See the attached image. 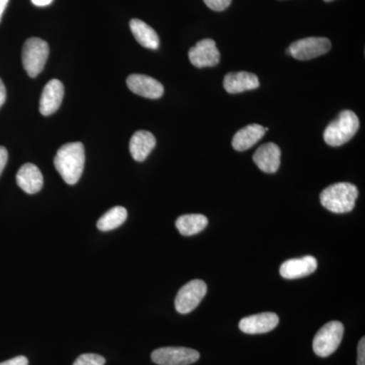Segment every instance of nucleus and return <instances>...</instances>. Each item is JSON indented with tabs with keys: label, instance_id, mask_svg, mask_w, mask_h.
Segmentation results:
<instances>
[{
	"label": "nucleus",
	"instance_id": "obj_28",
	"mask_svg": "<svg viewBox=\"0 0 365 365\" xmlns=\"http://www.w3.org/2000/svg\"><path fill=\"white\" fill-rule=\"evenodd\" d=\"M36 6H47L51 4L53 0H32Z\"/></svg>",
	"mask_w": 365,
	"mask_h": 365
},
{
	"label": "nucleus",
	"instance_id": "obj_9",
	"mask_svg": "<svg viewBox=\"0 0 365 365\" xmlns=\"http://www.w3.org/2000/svg\"><path fill=\"white\" fill-rule=\"evenodd\" d=\"M189 60L198 68L213 67L220 63V53L216 47L215 41L204 39L199 41L189 50Z\"/></svg>",
	"mask_w": 365,
	"mask_h": 365
},
{
	"label": "nucleus",
	"instance_id": "obj_1",
	"mask_svg": "<svg viewBox=\"0 0 365 365\" xmlns=\"http://www.w3.org/2000/svg\"><path fill=\"white\" fill-rule=\"evenodd\" d=\"M85 148L81 143H66L57 151L54 165L68 185H76L85 168Z\"/></svg>",
	"mask_w": 365,
	"mask_h": 365
},
{
	"label": "nucleus",
	"instance_id": "obj_22",
	"mask_svg": "<svg viewBox=\"0 0 365 365\" xmlns=\"http://www.w3.org/2000/svg\"><path fill=\"white\" fill-rule=\"evenodd\" d=\"M105 364L106 359L101 355L86 353L78 357L73 365H105Z\"/></svg>",
	"mask_w": 365,
	"mask_h": 365
},
{
	"label": "nucleus",
	"instance_id": "obj_8",
	"mask_svg": "<svg viewBox=\"0 0 365 365\" xmlns=\"http://www.w3.org/2000/svg\"><path fill=\"white\" fill-rule=\"evenodd\" d=\"M199 359L198 351L186 347H163L151 353V360L158 365H190Z\"/></svg>",
	"mask_w": 365,
	"mask_h": 365
},
{
	"label": "nucleus",
	"instance_id": "obj_15",
	"mask_svg": "<svg viewBox=\"0 0 365 365\" xmlns=\"http://www.w3.org/2000/svg\"><path fill=\"white\" fill-rule=\"evenodd\" d=\"M259 86H260V81L258 76L251 72H230L223 79V88L232 95L256 90Z\"/></svg>",
	"mask_w": 365,
	"mask_h": 365
},
{
	"label": "nucleus",
	"instance_id": "obj_30",
	"mask_svg": "<svg viewBox=\"0 0 365 365\" xmlns=\"http://www.w3.org/2000/svg\"><path fill=\"white\" fill-rule=\"evenodd\" d=\"M324 1H326V2H331V1H334V0H324Z\"/></svg>",
	"mask_w": 365,
	"mask_h": 365
},
{
	"label": "nucleus",
	"instance_id": "obj_20",
	"mask_svg": "<svg viewBox=\"0 0 365 365\" xmlns=\"http://www.w3.org/2000/svg\"><path fill=\"white\" fill-rule=\"evenodd\" d=\"M208 225V220L202 215H185L180 216L176 222V227L180 234L190 237L199 234Z\"/></svg>",
	"mask_w": 365,
	"mask_h": 365
},
{
	"label": "nucleus",
	"instance_id": "obj_17",
	"mask_svg": "<svg viewBox=\"0 0 365 365\" xmlns=\"http://www.w3.org/2000/svg\"><path fill=\"white\" fill-rule=\"evenodd\" d=\"M157 140L150 131L139 130L132 135L129 150L136 162H144L155 148Z\"/></svg>",
	"mask_w": 365,
	"mask_h": 365
},
{
	"label": "nucleus",
	"instance_id": "obj_18",
	"mask_svg": "<svg viewBox=\"0 0 365 365\" xmlns=\"http://www.w3.org/2000/svg\"><path fill=\"white\" fill-rule=\"evenodd\" d=\"M266 131H268V128H264L261 125H248L235 133L232 138V148L237 151L248 150L263 138Z\"/></svg>",
	"mask_w": 365,
	"mask_h": 365
},
{
	"label": "nucleus",
	"instance_id": "obj_23",
	"mask_svg": "<svg viewBox=\"0 0 365 365\" xmlns=\"http://www.w3.org/2000/svg\"><path fill=\"white\" fill-rule=\"evenodd\" d=\"M203 1L212 11H222L230 6L232 0H203Z\"/></svg>",
	"mask_w": 365,
	"mask_h": 365
},
{
	"label": "nucleus",
	"instance_id": "obj_21",
	"mask_svg": "<svg viewBox=\"0 0 365 365\" xmlns=\"http://www.w3.org/2000/svg\"><path fill=\"white\" fill-rule=\"evenodd\" d=\"M127 216H128V213H127L126 209L122 206H116V207L107 211L98 220L97 227L102 232H109V230H115L123 225L126 222Z\"/></svg>",
	"mask_w": 365,
	"mask_h": 365
},
{
	"label": "nucleus",
	"instance_id": "obj_13",
	"mask_svg": "<svg viewBox=\"0 0 365 365\" xmlns=\"http://www.w3.org/2000/svg\"><path fill=\"white\" fill-rule=\"evenodd\" d=\"M64 97V86L58 79H51L43 90L40 100V112L43 116L54 114L61 106Z\"/></svg>",
	"mask_w": 365,
	"mask_h": 365
},
{
	"label": "nucleus",
	"instance_id": "obj_14",
	"mask_svg": "<svg viewBox=\"0 0 365 365\" xmlns=\"http://www.w3.org/2000/svg\"><path fill=\"white\" fill-rule=\"evenodd\" d=\"M281 150L275 143H265L254 153L253 160L262 172L274 174L280 167Z\"/></svg>",
	"mask_w": 365,
	"mask_h": 365
},
{
	"label": "nucleus",
	"instance_id": "obj_2",
	"mask_svg": "<svg viewBox=\"0 0 365 365\" xmlns=\"http://www.w3.org/2000/svg\"><path fill=\"white\" fill-rule=\"evenodd\" d=\"M359 189L350 182H337L323 190L319 195L322 205L333 213H347L355 207Z\"/></svg>",
	"mask_w": 365,
	"mask_h": 365
},
{
	"label": "nucleus",
	"instance_id": "obj_12",
	"mask_svg": "<svg viewBox=\"0 0 365 365\" xmlns=\"http://www.w3.org/2000/svg\"><path fill=\"white\" fill-rule=\"evenodd\" d=\"M318 267V262L313 256L302 257L299 259H290L281 265L280 275L285 279H299L311 275Z\"/></svg>",
	"mask_w": 365,
	"mask_h": 365
},
{
	"label": "nucleus",
	"instance_id": "obj_25",
	"mask_svg": "<svg viewBox=\"0 0 365 365\" xmlns=\"http://www.w3.org/2000/svg\"><path fill=\"white\" fill-rule=\"evenodd\" d=\"M29 360L25 356H16L14 359L6 360L1 362L0 365H28Z\"/></svg>",
	"mask_w": 365,
	"mask_h": 365
},
{
	"label": "nucleus",
	"instance_id": "obj_27",
	"mask_svg": "<svg viewBox=\"0 0 365 365\" xmlns=\"http://www.w3.org/2000/svg\"><path fill=\"white\" fill-rule=\"evenodd\" d=\"M6 86H4V83H2L1 78H0V108L2 107V105L6 103Z\"/></svg>",
	"mask_w": 365,
	"mask_h": 365
},
{
	"label": "nucleus",
	"instance_id": "obj_24",
	"mask_svg": "<svg viewBox=\"0 0 365 365\" xmlns=\"http://www.w3.org/2000/svg\"><path fill=\"white\" fill-rule=\"evenodd\" d=\"M359 359H357V364L365 365V338L362 337L359 343Z\"/></svg>",
	"mask_w": 365,
	"mask_h": 365
},
{
	"label": "nucleus",
	"instance_id": "obj_16",
	"mask_svg": "<svg viewBox=\"0 0 365 365\" xmlns=\"http://www.w3.org/2000/svg\"><path fill=\"white\" fill-rule=\"evenodd\" d=\"M16 182L26 193L36 194L43 188L44 179L37 165L34 163H26L16 174Z\"/></svg>",
	"mask_w": 365,
	"mask_h": 365
},
{
	"label": "nucleus",
	"instance_id": "obj_5",
	"mask_svg": "<svg viewBox=\"0 0 365 365\" xmlns=\"http://www.w3.org/2000/svg\"><path fill=\"white\" fill-rule=\"evenodd\" d=\"M344 335V326L337 321L329 322L314 336L313 349L319 357H328L338 349Z\"/></svg>",
	"mask_w": 365,
	"mask_h": 365
},
{
	"label": "nucleus",
	"instance_id": "obj_19",
	"mask_svg": "<svg viewBox=\"0 0 365 365\" xmlns=\"http://www.w3.org/2000/svg\"><path fill=\"white\" fill-rule=\"evenodd\" d=\"M131 32L137 42L148 49L157 50L160 46V38L150 26L143 21L134 19L130 21Z\"/></svg>",
	"mask_w": 365,
	"mask_h": 365
},
{
	"label": "nucleus",
	"instance_id": "obj_4",
	"mask_svg": "<svg viewBox=\"0 0 365 365\" xmlns=\"http://www.w3.org/2000/svg\"><path fill=\"white\" fill-rule=\"evenodd\" d=\"M49 56V45L40 38H30L21 52L24 68L30 78H36L44 69Z\"/></svg>",
	"mask_w": 365,
	"mask_h": 365
},
{
	"label": "nucleus",
	"instance_id": "obj_11",
	"mask_svg": "<svg viewBox=\"0 0 365 365\" xmlns=\"http://www.w3.org/2000/svg\"><path fill=\"white\" fill-rule=\"evenodd\" d=\"M279 324V318L274 313H262L246 317L240 322L242 332L256 335L271 332Z\"/></svg>",
	"mask_w": 365,
	"mask_h": 365
},
{
	"label": "nucleus",
	"instance_id": "obj_10",
	"mask_svg": "<svg viewBox=\"0 0 365 365\" xmlns=\"http://www.w3.org/2000/svg\"><path fill=\"white\" fill-rule=\"evenodd\" d=\"M126 83L132 93L151 100L160 98L165 91L160 81L143 74H131L127 78Z\"/></svg>",
	"mask_w": 365,
	"mask_h": 365
},
{
	"label": "nucleus",
	"instance_id": "obj_6",
	"mask_svg": "<svg viewBox=\"0 0 365 365\" xmlns=\"http://www.w3.org/2000/svg\"><path fill=\"white\" fill-rule=\"evenodd\" d=\"M207 294V285L203 280L190 281L178 292L175 299V307L178 313L186 314L191 313L200 304L201 300Z\"/></svg>",
	"mask_w": 365,
	"mask_h": 365
},
{
	"label": "nucleus",
	"instance_id": "obj_7",
	"mask_svg": "<svg viewBox=\"0 0 365 365\" xmlns=\"http://www.w3.org/2000/svg\"><path fill=\"white\" fill-rule=\"evenodd\" d=\"M331 41L323 37H311L295 41L287 49V54L297 60H311L331 50Z\"/></svg>",
	"mask_w": 365,
	"mask_h": 365
},
{
	"label": "nucleus",
	"instance_id": "obj_26",
	"mask_svg": "<svg viewBox=\"0 0 365 365\" xmlns=\"http://www.w3.org/2000/svg\"><path fill=\"white\" fill-rule=\"evenodd\" d=\"M7 160H9V153L6 148L0 146V175L4 172V168H6Z\"/></svg>",
	"mask_w": 365,
	"mask_h": 365
},
{
	"label": "nucleus",
	"instance_id": "obj_3",
	"mask_svg": "<svg viewBox=\"0 0 365 365\" xmlns=\"http://www.w3.org/2000/svg\"><path fill=\"white\" fill-rule=\"evenodd\" d=\"M359 129V119L354 112L345 110L327 126L324 140L330 146H341L351 140Z\"/></svg>",
	"mask_w": 365,
	"mask_h": 365
},
{
	"label": "nucleus",
	"instance_id": "obj_29",
	"mask_svg": "<svg viewBox=\"0 0 365 365\" xmlns=\"http://www.w3.org/2000/svg\"><path fill=\"white\" fill-rule=\"evenodd\" d=\"M9 0H0V21H1L2 14L6 11L7 4H9Z\"/></svg>",
	"mask_w": 365,
	"mask_h": 365
}]
</instances>
